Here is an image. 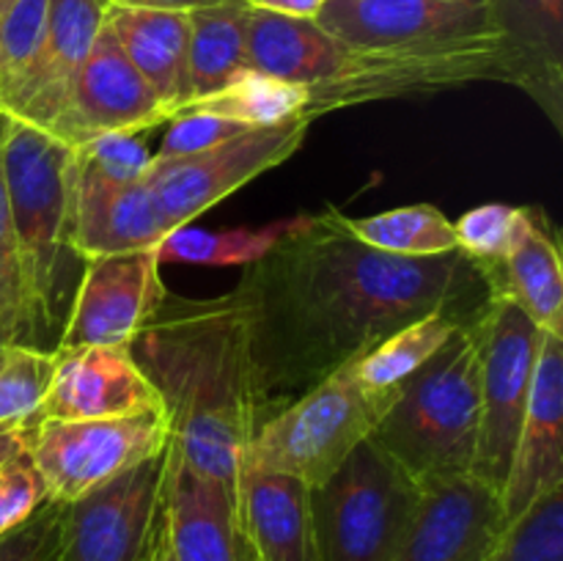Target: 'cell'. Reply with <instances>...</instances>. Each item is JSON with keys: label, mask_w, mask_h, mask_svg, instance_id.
<instances>
[{"label": "cell", "mask_w": 563, "mask_h": 561, "mask_svg": "<svg viewBox=\"0 0 563 561\" xmlns=\"http://www.w3.org/2000/svg\"><path fill=\"white\" fill-rule=\"evenodd\" d=\"M47 498V484L27 454L11 460L0 471V537L22 526Z\"/></svg>", "instance_id": "cell-38"}, {"label": "cell", "mask_w": 563, "mask_h": 561, "mask_svg": "<svg viewBox=\"0 0 563 561\" xmlns=\"http://www.w3.org/2000/svg\"><path fill=\"white\" fill-rule=\"evenodd\" d=\"M143 561H176L174 548H170V537H168V526H165L163 509H159L157 522H154V531L152 537H148Z\"/></svg>", "instance_id": "cell-41"}, {"label": "cell", "mask_w": 563, "mask_h": 561, "mask_svg": "<svg viewBox=\"0 0 563 561\" xmlns=\"http://www.w3.org/2000/svg\"><path fill=\"white\" fill-rule=\"evenodd\" d=\"M311 124L313 121L297 116L280 124L251 127L231 141L187 157L152 160L143 185L165 231L170 234L174 229L190 226L198 215L229 198L247 182L286 163L302 146Z\"/></svg>", "instance_id": "cell-10"}, {"label": "cell", "mask_w": 563, "mask_h": 561, "mask_svg": "<svg viewBox=\"0 0 563 561\" xmlns=\"http://www.w3.org/2000/svg\"><path fill=\"white\" fill-rule=\"evenodd\" d=\"M108 28L119 47L135 66L137 75L152 86L159 102L174 119L190 102V20L187 11L163 9H130L113 6L108 9Z\"/></svg>", "instance_id": "cell-23"}, {"label": "cell", "mask_w": 563, "mask_h": 561, "mask_svg": "<svg viewBox=\"0 0 563 561\" xmlns=\"http://www.w3.org/2000/svg\"><path fill=\"white\" fill-rule=\"evenodd\" d=\"M251 9L269 11V14L295 16V20H317L328 0H245Z\"/></svg>", "instance_id": "cell-39"}, {"label": "cell", "mask_w": 563, "mask_h": 561, "mask_svg": "<svg viewBox=\"0 0 563 561\" xmlns=\"http://www.w3.org/2000/svg\"><path fill=\"white\" fill-rule=\"evenodd\" d=\"M179 113H212L240 121L245 127L280 124L297 116L308 119V86L278 80L247 66L240 75L231 77L220 91L190 102Z\"/></svg>", "instance_id": "cell-27"}, {"label": "cell", "mask_w": 563, "mask_h": 561, "mask_svg": "<svg viewBox=\"0 0 563 561\" xmlns=\"http://www.w3.org/2000/svg\"><path fill=\"white\" fill-rule=\"evenodd\" d=\"M506 526L498 490L473 473L423 484L421 504L390 561H487Z\"/></svg>", "instance_id": "cell-14"}, {"label": "cell", "mask_w": 563, "mask_h": 561, "mask_svg": "<svg viewBox=\"0 0 563 561\" xmlns=\"http://www.w3.org/2000/svg\"><path fill=\"white\" fill-rule=\"evenodd\" d=\"M245 130H251V127L223 119V116L179 113L168 121V132H165L154 160L187 157V154L203 152V148H212L218 143L231 141V138Z\"/></svg>", "instance_id": "cell-37"}, {"label": "cell", "mask_w": 563, "mask_h": 561, "mask_svg": "<svg viewBox=\"0 0 563 561\" xmlns=\"http://www.w3.org/2000/svg\"><path fill=\"white\" fill-rule=\"evenodd\" d=\"M3 179L25 286L27 336L49 333L58 328L60 302H69L64 256L71 253L75 146L5 113Z\"/></svg>", "instance_id": "cell-3"}, {"label": "cell", "mask_w": 563, "mask_h": 561, "mask_svg": "<svg viewBox=\"0 0 563 561\" xmlns=\"http://www.w3.org/2000/svg\"><path fill=\"white\" fill-rule=\"evenodd\" d=\"M165 462L168 446L64 504L60 561H143L163 509Z\"/></svg>", "instance_id": "cell-12"}, {"label": "cell", "mask_w": 563, "mask_h": 561, "mask_svg": "<svg viewBox=\"0 0 563 561\" xmlns=\"http://www.w3.org/2000/svg\"><path fill=\"white\" fill-rule=\"evenodd\" d=\"M163 515L176 561H251V550L236 528L234 495L192 471L170 440Z\"/></svg>", "instance_id": "cell-21"}, {"label": "cell", "mask_w": 563, "mask_h": 561, "mask_svg": "<svg viewBox=\"0 0 563 561\" xmlns=\"http://www.w3.org/2000/svg\"><path fill=\"white\" fill-rule=\"evenodd\" d=\"M31 427H22V424H0V471H3L11 460L25 454Z\"/></svg>", "instance_id": "cell-40"}, {"label": "cell", "mask_w": 563, "mask_h": 561, "mask_svg": "<svg viewBox=\"0 0 563 561\" xmlns=\"http://www.w3.org/2000/svg\"><path fill=\"white\" fill-rule=\"evenodd\" d=\"M234 517L256 561H319L311 487L300 479L242 468Z\"/></svg>", "instance_id": "cell-20"}, {"label": "cell", "mask_w": 563, "mask_h": 561, "mask_svg": "<svg viewBox=\"0 0 563 561\" xmlns=\"http://www.w3.org/2000/svg\"><path fill=\"white\" fill-rule=\"evenodd\" d=\"M528 215L531 209L509 204H484L467 209L454 223L456 248L478 264H500L526 229Z\"/></svg>", "instance_id": "cell-33"}, {"label": "cell", "mask_w": 563, "mask_h": 561, "mask_svg": "<svg viewBox=\"0 0 563 561\" xmlns=\"http://www.w3.org/2000/svg\"><path fill=\"white\" fill-rule=\"evenodd\" d=\"M108 9L110 0H49L42 47L5 113L42 130L53 124L77 69L104 28Z\"/></svg>", "instance_id": "cell-19"}, {"label": "cell", "mask_w": 563, "mask_h": 561, "mask_svg": "<svg viewBox=\"0 0 563 561\" xmlns=\"http://www.w3.org/2000/svg\"><path fill=\"white\" fill-rule=\"evenodd\" d=\"M170 432L163 410L119 418H38L27 432V460L47 484L49 501L71 504L126 468L159 454Z\"/></svg>", "instance_id": "cell-9"}, {"label": "cell", "mask_w": 563, "mask_h": 561, "mask_svg": "<svg viewBox=\"0 0 563 561\" xmlns=\"http://www.w3.org/2000/svg\"><path fill=\"white\" fill-rule=\"evenodd\" d=\"M165 295L168 289L159 280L157 248L82 262V275L53 350L130 346Z\"/></svg>", "instance_id": "cell-11"}, {"label": "cell", "mask_w": 563, "mask_h": 561, "mask_svg": "<svg viewBox=\"0 0 563 561\" xmlns=\"http://www.w3.org/2000/svg\"><path fill=\"white\" fill-rule=\"evenodd\" d=\"M478 80L506 82L498 31L377 47L335 38L322 82L308 88V119L383 99L449 91Z\"/></svg>", "instance_id": "cell-5"}, {"label": "cell", "mask_w": 563, "mask_h": 561, "mask_svg": "<svg viewBox=\"0 0 563 561\" xmlns=\"http://www.w3.org/2000/svg\"><path fill=\"white\" fill-rule=\"evenodd\" d=\"M553 484H563V339L544 333L515 457L500 493L506 520L520 515Z\"/></svg>", "instance_id": "cell-17"}, {"label": "cell", "mask_w": 563, "mask_h": 561, "mask_svg": "<svg viewBox=\"0 0 563 561\" xmlns=\"http://www.w3.org/2000/svg\"><path fill=\"white\" fill-rule=\"evenodd\" d=\"M168 121L165 105L137 75L104 22L47 130L69 146H80L108 132H146Z\"/></svg>", "instance_id": "cell-13"}, {"label": "cell", "mask_w": 563, "mask_h": 561, "mask_svg": "<svg viewBox=\"0 0 563 561\" xmlns=\"http://www.w3.org/2000/svg\"><path fill=\"white\" fill-rule=\"evenodd\" d=\"M460 328H465V322H460L456 317L429 314V317L394 330L388 339L355 358L352 369L366 388L388 394V391L399 388L410 374H416Z\"/></svg>", "instance_id": "cell-28"}, {"label": "cell", "mask_w": 563, "mask_h": 561, "mask_svg": "<svg viewBox=\"0 0 563 561\" xmlns=\"http://www.w3.org/2000/svg\"><path fill=\"white\" fill-rule=\"evenodd\" d=\"M9 341H20V330L11 322H5V319H0V355H3V346L9 344Z\"/></svg>", "instance_id": "cell-43"}, {"label": "cell", "mask_w": 563, "mask_h": 561, "mask_svg": "<svg viewBox=\"0 0 563 561\" xmlns=\"http://www.w3.org/2000/svg\"><path fill=\"white\" fill-rule=\"evenodd\" d=\"M247 14H251V6L245 0H220V3L187 11L190 102L220 91L231 77L247 69Z\"/></svg>", "instance_id": "cell-25"}, {"label": "cell", "mask_w": 563, "mask_h": 561, "mask_svg": "<svg viewBox=\"0 0 563 561\" xmlns=\"http://www.w3.org/2000/svg\"><path fill=\"white\" fill-rule=\"evenodd\" d=\"M130 352L157 391L176 454L234 495L247 443L269 416L240 295L185 300L168 292Z\"/></svg>", "instance_id": "cell-2"}, {"label": "cell", "mask_w": 563, "mask_h": 561, "mask_svg": "<svg viewBox=\"0 0 563 561\" xmlns=\"http://www.w3.org/2000/svg\"><path fill=\"white\" fill-rule=\"evenodd\" d=\"M341 229L374 251L394 253V256H440V253L460 251L456 248L454 223L432 204H410V207L388 209L366 218H350L335 212Z\"/></svg>", "instance_id": "cell-26"}, {"label": "cell", "mask_w": 563, "mask_h": 561, "mask_svg": "<svg viewBox=\"0 0 563 561\" xmlns=\"http://www.w3.org/2000/svg\"><path fill=\"white\" fill-rule=\"evenodd\" d=\"M319 25L357 47L478 36L498 31L478 0H328Z\"/></svg>", "instance_id": "cell-15"}, {"label": "cell", "mask_w": 563, "mask_h": 561, "mask_svg": "<svg viewBox=\"0 0 563 561\" xmlns=\"http://www.w3.org/2000/svg\"><path fill=\"white\" fill-rule=\"evenodd\" d=\"M487 561H563V484H553L506 520Z\"/></svg>", "instance_id": "cell-31"}, {"label": "cell", "mask_w": 563, "mask_h": 561, "mask_svg": "<svg viewBox=\"0 0 563 561\" xmlns=\"http://www.w3.org/2000/svg\"><path fill=\"white\" fill-rule=\"evenodd\" d=\"M544 330L509 297H493L476 322L478 440L473 476L504 493L531 394Z\"/></svg>", "instance_id": "cell-8"}, {"label": "cell", "mask_w": 563, "mask_h": 561, "mask_svg": "<svg viewBox=\"0 0 563 561\" xmlns=\"http://www.w3.org/2000/svg\"><path fill=\"white\" fill-rule=\"evenodd\" d=\"M3 132L5 113L0 110V319L20 330V341L27 339V300L22 286L20 256H16L14 223H11L9 196L3 179Z\"/></svg>", "instance_id": "cell-35"}, {"label": "cell", "mask_w": 563, "mask_h": 561, "mask_svg": "<svg viewBox=\"0 0 563 561\" xmlns=\"http://www.w3.org/2000/svg\"><path fill=\"white\" fill-rule=\"evenodd\" d=\"M143 410L163 407L130 346H80L58 352V369L38 418L82 421L135 416Z\"/></svg>", "instance_id": "cell-16"}, {"label": "cell", "mask_w": 563, "mask_h": 561, "mask_svg": "<svg viewBox=\"0 0 563 561\" xmlns=\"http://www.w3.org/2000/svg\"><path fill=\"white\" fill-rule=\"evenodd\" d=\"M478 3H487V0H478Z\"/></svg>", "instance_id": "cell-46"}, {"label": "cell", "mask_w": 563, "mask_h": 561, "mask_svg": "<svg viewBox=\"0 0 563 561\" xmlns=\"http://www.w3.org/2000/svg\"><path fill=\"white\" fill-rule=\"evenodd\" d=\"M234 292L269 416L394 330L429 314L476 324L493 300L487 270L467 253L374 251L341 229L335 209L297 215L289 234L247 264Z\"/></svg>", "instance_id": "cell-1"}, {"label": "cell", "mask_w": 563, "mask_h": 561, "mask_svg": "<svg viewBox=\"0 0 563 561\" xmlns=\"http://www.w3.org/2000/svg\"><path fill=\"white\" fill-rule=\"evenodd\" d=\"M396 391L366 388L346 363L264 418L247 443L242 468L286 473L311 490L319 487L363 440L372 438Z\"/></svg>", "instance_id": "cell-6"}, {"label": "cell", "mask_w": 563, "mask_h": 561, "mask_svg": "<svg viewBox=\"0 0 563 561\" xmlns=\"http://www.w3.org/2000/svg\"><path fill=\"white\" fill-rule=\"evenodd\" d=\"M247 550H251V548H247ZM251 561H256V559H253V553H251Z\"/></svg>", "instance_id": "cell-45"}, {"label": "cell", "mask_w": 563, "mask_h": 561, "mask_svg": "<svg viewBox=\"0 0 563 561\" xmlns=\"http://www.w3.org/2000/svg\"><path fill=\"white\" fill-rule=\"evenodd\" d=\"M154 154L143 143V132H108L75 146L77 174L108 185H135L152 168Z\"/></svg>", "instance_id": "cell-34"}, {"label": "cell", "mask_w": 563, "mask_h": 561, "mask_svg": "<svg viewBox=\"0 0 563 561\" xmlns=\"http://www.w3.org/2000/svg\"><path fill=\"white\" fill-rule=\"evenodd\" d=\"M509 86L522 88L563 130V0H487Z\"/></svg>", "instance_id": "cell-18"}, {"label": "cell", "mask_w": 563, "mask_h": 561, "mask_svg": "<svg viewBox=\"0 0 563 561\" xmlns=\"http://www.w3.org/2000/svg\"><path fill=\"white\" fill-rule=\"evenodd\" d=\"M168 234L146 185H108L77 174L71 201V253L91 262L110 253L148 251Z\"/></svg>", "instance_id": "cell-22"}, {"label": "cell", "mask_w": 563, "mask_h": 561, "mask_svg": "<svg viewBox=\"0 0 563 561\" xmlns=\"http://www.w3.org/2000/svg\"><path fill=\"white\" fill-rule=\"evenodd\" d=\"M372 440L418 484L473 471L478 440L476 324L456 330L399 385Z\"/></svg>", "instance_id": "cell-4"}, {"label": "cell", "mask_w": 563, "mask_h": 561, "mask_svg": "<svg viewBox=\"0 0 563 561\" xmlns=\"http://www.w3.org/2000/svg\"><path fill=\"white\" fill-rule=\"evenodd\" d=\"M423 484L372 438L311 490L319 561H390L416 517Z\"/></svg>", "instance_id": "cell-7"}, {"label": "cell", "mask_w": 563, "mask_h": 561, "mask_svg": "<svg viewBox=\"0 0 563 561\" xmlns=\"http://www.w3.org/2000/svg\"><path fill=\"white\" fill-rule=\"evenodd\" d=\"M64 504L44 501L22 526L0 537V561H60Z\"/></svg>", "instance_id": "cell-36"}, {"label": "cell", "mask_w": 563, "mask_h": 561, "mask_svg": "<svg viewBox=\"0 0 563 561\" xmlns=\"http://www.w3.org/2000/svg\"><path fill=\"white\" fill-rule=\"evenodd\" d=\"M113 6H130V9H163V11H192L198 6L220 3V0H110Z\"/></svg>", "instance_id": "cell-42"}, {"label": "cell", "mask_w": 563, "mask_h": 561, "mask_svg": "<svg viewBox=\"0 0 563 561\" xmlns=\"http://www.w3.org/2000/svg\"><path fill=\"white\" fill-rule=\"evenodd\" d=\"M49 0H11L0 11V110H9L42 47Z\"/></svg>", "instance_id": "cell-32"}, {"label": "cell", "mask_w": 563, "mask_h": 561, "mask_svg": "<svg viewBox=\"0 0 563 561\" xmlns=\"http://www.w3.org/2000/svg\"><path fill=\"white\" fill-rule=\"evenodd\" d=\"M487 270L493 297H509L544 333L563 339V264L555 234L544 229L539 212L528 223L500 264H482Z\"/></svg>", "instance_id": "cell-24"}, {"label": "cell", "mask_w": 563, "mask_h": 561, "mask_svg": "<svg viewBox=\"0 0 563 561\" xmlns=\"http://www.w3.org/2000/svg\"><path fill=\"white\" fill-rule=\"evenodd\" d=\"M297 218L275 220L258 229H196L181 226L163 237L157 245L159 264H207V267H234V264H256L267 256L291 231Z\"/></svg>", "instance_id": "cell-29"}, {"label": "cell", "mask_w": 563, "mask_h": 561, "mask_svg": "<svg viewBox=\"0 0 563 561\" xmlns=\"http://www.w3.org/2000/svg\"><path fill=\"white\" fill-rule=\"evenodd\" d=\"M9 3H11V0H0V11H3Z\"/></svg>", "instance_id": "cell-44"}, {"label": "cell", "mask_w": 563, "mask_h": 561, "mask_svg": "<svg viewBox=\"0 0 563 561\" xmlns=\"http://www.w3.org/2000/svg\"><path fill=\"white\" fill-rule=\"evenodd\" d=\"M55 369V350H44L27 341H9L0 355V424H36Z\"/></svg>", "instance_id": "cell-30"}]
</instances>
